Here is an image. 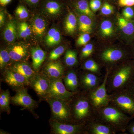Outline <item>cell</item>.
I'll return each instance as SVG.
<instances>
[{
    "label": "cell",
    "instance_id": "cell-1",
    "mask_svg": "<svg viewBox=\"0 0 134 134\" xmlns=\"http://www.w3.org/2000/svg\"><path fill=\"white\" fill-rule=\"evenodd\" d=\"M96 119L111 127L117 132H125L132 118L116 107L109 104L95 110Z\"/></svg>",
    "mask_w": 134,
    "mask_h": 134
},
{
    "label": "cell",
    "instance_id": "cell-2",
    "mask_svg": "<svg viewBox=\"0 0 134 134\" xmlns=\"http://www.w3.org/2000/svg\"><path fill=\"white\" fill-rule=\"evenodd\" d=\"M134 77L132 65L123 64L109 71L106 86L109 94L126 89Z\"/></svg>",
    "mask_w": 134,
    "mask_h": 134
},
{
    "label": "cell",
    "instance_id": "cell-3",
    "mask_svg": "<svg viewBox=\"0 0 134 134\" xmlns=\"http://www.w3.org/2000/svg\"><path fill=\"white\" fill-rule=\"evenodd\" d=\"M72 118L82 123L86 124L95 119V110L89 100L88 93L86 96H80L76 99L71 108Z\"/></svg>",
    "mask_w": 134,
    "mask_h": 134
},
{
    "label": "cell",
    "instance_id": "cell-4",
    "mask_svg": "<svg viewBox=\"0 0 134 134\" xmlns=\"http://www.w3.org/2000/svg\"><path fill=\"white\" fill-rule=\"evenodd\" d=\"M109 94L110 104L116 107L123 113L134 118V96L127 89Z\"/></svg>",
    "mask_w": 134,
    "mask_h": 134
},
{
    "label": "cell",
    "instance_id": "cell-5",
    "mask_svg": "<svg viewBox=\"0 0 134 134\" xmlns=\"http://www.w3.org/2000/svg\"><path fill=\"white\" fill-rule=\"evenodd\" d=\"M109 73V71L107 70L104 77L103 82L98 87L93 90L88 92L89 100L95 110L110 104L109 94L106 86Z\"/></svg>",
    "mask_w": 134,
    "mask_h": 134
},
{
    "label": "cell",
    "instance_id": "cell-6",
    "mask_svg": "<svg viewBox=\"0 0 134 134\" xmlns=\"http://www.w3.org/2000/svg\"><path fill=\"white\" fill-rule=\"evenodd\" d=\"M47 100L50 105L53 115L56 120L63 122L71 121V107L68 101L62 99L50 97H48Z\"/></svg>",
    "mask_w": 134,
    "mask_h": 134
},
{
    "label": "cell",
    "instance_id": "cell-7",
    "mask_svg": "<svg viewBox=\"0 0 134 134\" xmlns=\"http://www.w3.org/2000/svg\"><path fill=\"white\" fill-rule=\"evenodd\" d=\"M50 80L48 97L62 99L69 101L76 94L77 92H73L67 90L62 78H50Z\"/></svg>",
    "mask_w": 134,
    "mask_h": 134
},
{
    "label": "cell",
    "instance_id": "cell-8",
    "mask_svg": "<svg viewBox=\"0 0 134 134\" xmlns=\"http://www.w3.org/2000/svg\"><path fill=\"white\" fill-rule=\"evenodd\" d=\"M53 132L57 134H76L86 133V124L68 125L62 123L57 120L50 122Z\"/></svg>",
    "mask_w": 134,
    "mask_h": 134
},
{
    "label": "cell",
    "instance_id": "cell-9",
    "mask_svg": "<svg viewBox=\"0 0 134 134\" xmlns=\"http://www.w3.org/2000/svg\"><path fill=\"white\" fill-rule=\"evenodd\" d=\"M125 55V52L121 49L110 47L103 50L99 54V58L104 64L111 65L122 60Z\"/></svg>",
    "mask_w": 134,
    "mask_h": 134
},
{
    "label": "cell",
    "instance_id": "cell-10",
    "mask_svg": "<svg viewBox=\"0 0 134 134\" xmlns=\"http://www.w3.org/2000/svg\"><path fill=\"white\" fill-rule=\"evenodd\" d=\"M31 86L38 95H48L50 88V78L44 74H35L30 82Z\"/></svg>",
    "mask_w": 134,
    "mask_h": 134
},
{
    "label": "cell",
    "instance_id": "cell-11",
    "mask_svg": "<svg viewBox=\"0 0 134 134\" xmlns=\"http://www.w3.org/2000/svg\"><path fill=\"white\" fill-rule=\"evenodd\" d=\"M12 103L28 109H32L36 106L37 102L32 98L26 89H20L14 96L11 97Z\"/></svg>",
    "mask_w": 134,
    "mask_h": 134
},
{
    "label": "cell",
    "instance_id": "cell-12",
    "mask_svg": "<svg viewBox=\"0 0 134 134\" xmlns=\"http://www.w3.org/2000/svg\"><path fill=\"white\" fill-rule=\"evenodd\" d=\"M4 77L8 84L14 87H24L30 84V81L25 77L11 69L5 71Z\"/></svg>",
    "mask_w": 134,
    "mask_h": 134
},
{
    "label": "cell",
    "instance_id": "cell-13",
    "mask_svg": "<svg viewBox=\"0 0 134 134\" xmlns=\"http://www.w3.org/2000/svg\"><path fill=\"white\" fill-rule=\"evenodd\" d=\"M86 129L87 134H115L117 133L111 127L96 119L86 124Z\"/></svg>",
    "mask_w": 134,
    "mask_h": 134
},
{
    "label": "cell",
    "instance_id": "cell-14",
    "mask_svg": "<svg viewBox=\"0 0 134 134\" xmlns=\"http://www.w3.org/2000/svg\"><path fill=\"white\" fill-rule=\"evenodd\" d=\"M45 72L49 78H62L64 76V67L59 62H51L45 68Z\"/></svg>",
    "mask_w": 134,
    "mask_h": 134
},
{
    "label": "cell",
    "instance_id": "cell-15",
    "mask_svg": "<svg viewBox=\"0 0 134 134\" xmlns=\"http://www.w3.org/2000/svg\"><path fill=\"white\" fill-rule=\"evenodd\" d=\"M65 85L67 90L73 92H77L79 86V77L74 71L67 73L64 77Z\"/></svg>",
    "mask_w": 134,
    "mask_h": 134
},
{
    "label": "cell",
    "instance_id": "cell-16",
    "mask_svg": "<svg viewBox=\"0 0 134 134\" xmlns=\"http://www.w3.org/2000/svg\"><path fill=\"white\" fill-rule=\"evenodd\" d=\"M31 52L34 69L38 70L45 59L46 53L39 47H33Z\"/></svg>",
    "mask_w": 134,
    "mask_h": 134
},
{
    "label": "cell",
    "instance_id": "cell-17",
    "mask_svg": "<svg viewBox=\"0 0 134 134\" xmlns=\"http://www.w3.org/2000/svg\"><path fill=\"white\" fill-rule=\"evenodd\" d=\"M10 69L21 74L30 82L36 74L35 72L29 65L24 63H16L10 68Z\"/></svg>",
    "mask_w": 134,
    "mask_h": 134
},
{
    "label": "cell",
    "instance_id": "cell-18",
    "mask_svg": "<svg viewBox=\"0 0 134 134\" xmlns=\"http://www.w3.org/2000/svg\"><path fill=\"white\" fill-rule=\"evenodd\" d=\"M11 59L15 61H19L27 55V48L23 45H16L11 47L8 51Z\"/></svg>",
    "mask_w": 134,
    "mask_h": 134
},
{
    "label": "cell",
    "instance_id": "cell-19",
    "mask_svg": "<svg viewBox=\"0 0 134 134\" xmlns=\"http://www.w3.org/2000/svg\"><path fill=\"white\" fill-rule=\"evenodd\" d=\"M46 28V21L41 18H36L32 23L31 31L35 36L41 37L44 33Z\"/></svg>",
    "mask_w": 134,
    "mask_h": 134
},
{
    "label": "cell",
    "instance_id": "cell-20",
    "mask_svg": "<svg viewBox=\"0 0 134 134\" xmlns=\"http://www.w3.org/2000/svg\"><path fill=\"white\" fill-rule=\"evenodd\" d=\"M61 40L60 34L58 29L52 28L48 31L45 38L46 44L49 47L59 44Z\"/></svg>",
    "mask_w": 134,
    "mask_h": 134
},
{
    "label": "cell",
    "instance_id": "cell-21",
    "mask_svg": "<svg viewBox=\"0 0 134 134\" xmlns=\"http://www.w3.org/2000/svg\"><path fill=\"white\" fill-rule=\"evenodd\" d=\"M17 29L16 24L14 21L8 23L4 30L3 36L6 41L8 42L14 41L16 38Z\"/></svg>",
    "mask_w": 134,
    "mask_h": 134
},
{
    "label": "cell",
    "instance_id": "cell-22",
    "mask_svg": "<svg viewBox=\"0 0 134 134\" xmlns=\"http://www.w3.org/2000/svg\"><path fill=\"white\" fill-rule=\"evenodd\" d=\"M91 18L85 15L82 14L78 18L79 29L83 33H90L92 28V22Z\"/></svg>",
    "mask_w": 134,
    "mask_h": 134
},
{
    "label": "cell",
    "instance_id": "cell-23",
    "mask_svg": "<svg viewBox=\"0 0 134 134\" xmlns=\"http://www.w3.org/2000/svg\"><path fill=\"white\" fill-rule=\"evenodd\" d=\"M118 23L120 29L125 34L131 36L133 34L134 24L129 20L122 17L119 18Z\"/></svg>",
    "mask_w": 134,
    "mask_h": 134
},
{
    "label": "cell",
    "instance_id": "cell-24",
    "mask_svg": "<svg viewBox=\"0 0 134 134\" xmlns=\"http://www.w3.org/2000/svg\"><path fill=\"white\" fill-rule=\"evenodd\" d=\"M44 9L49 14L55 15L61 12V5L55 0H48L45 4Z\"/></svg>",
    "mask_w": 134,
    "mask_h": 134
},
{
    "label": "cell",
    "instance_id": "cell-25",
    "mask_svg": "<svg viewBox=\"0 0 134 134\" xmlns=\"http://www.w3.org/2000/svg\"><path fill=\"white\" fill-rule=\"evenodd\" d=\"M11 97L8 90L2 92L0 94V107L1 110L8 114L10 112L9 107L10 101Z\"/></svg>",
    "mask_w": 134,
    "mask_h": 134
},
{
    "label": "cell",
    "instance_id": "cell-26",
    "mask_svg": "<svg viewBox=\"0 0 134 134\" xmlns=\"http://www.w3.org/2000/svg\"><path fill=\"white\" fill-rule=\"evenodd\" d=\"M77 19L75 16L72 12H70L67 16L65 22V29L69 34L74 33L77 28Z\"/></svg>",
    "mask_w": 134,
    "mask_h": 134
},
{
    "label": "cell",
    "instance_id": "cell-27",
    "mask_svg": "<svg viewBox=\"0 0 134 134\" xmlns=\"http://www.w3.org/2000/svg\"><path fill=\"white\" fill-rule=\"evenodd\" d=\"M83 68L96 75L101 76L100 66L97 62L92 59L86 60L83 64Z\"/></svg>",
    "mask_w": 134,
    "mask_h": 134
},
{
    "label": "cell",
    "instance_id": "cell-28",
    "mask_svg": "<svg viewBox=\"0 0 134 134\" xmlns=\"http://www.w3.org/2000/svg\"><path fill=\"white\" fill-rule=\"evenodd\" d=\"M76 9L82 14L88 16L90 18L94 16V14L86 0H80L77 2L76 5Z\"/></svg>",
    "mask_w": 134,
    "mask_h": 134
},
{
    "label": "cell",
    "instance_id": "cell-29",
    "mask_svg": "<svg viewBox=\"0 0 134 134\" xmlns=\"http://www.w3.org/2000/svg\"><path fill=\"white\" fill-rule=\"evenodd\" d=\"M65 61L66 65L68 66H75L77 62V53L74 50H67L65 53Z\"/></svg>",
    "mask_w": 134,
    "mask_h": 134
},
{
    "label": "cell",
    "instance_id": "cell-30",
    "mask_svg": "<svg viewBox=\"0 0 134 134\" xmlns=\"http://www.w3.org/2000/svg\"><path fill=\"white\" fill-rule=\"evenodd\" d=\"M100 30L103 36L109 37L111 36L114 32L112 23L109 20L103 21L100 25Z\"/></svg>",
    "mask_w": 134,
    "mask_h": 134
},
{
    "label": "cell",
    "instance_id": "cell-31",
    "mask_svg": "<svg viewBox=\"0 0 134 134\" xmlns=\"http://www.w3.org/2000/svg\"><path fill=\"white\" fill-rule=\"evenodd\" d=\"M103 79L104 77L103 78L101 76L87 71V72L83 73L79 78V85L90 81L102 80Z\"/></svg>",
    "mask_w": 134,
    "mask_h": 134
},
{
    "label": "cell",
    "instance_id": "cell-32",
    "mask_svg": "<svg viewBox=\"0 0 134 134\" xmlns=\"http://www.w3.org/2000/svg\"><path fill=\"white\" fill-rule=\"evenodd\" d=\"M18 28L19 36L23 38H26L31 34V30L25 22L21 23Z\"/></svg>",
    "mask_w": 134,
    "mask_h": 134
},
{
    "label": "cell",
    "instance_id": "cell-33",
    "mask_svg": "<svg viewBox=\"0 0 134 134\" xmlns=\"http://www.w3.org/2000/svg\"><path fill=\"white\" fill-rule=\"evenodd\" d=\"M10 58L8 51L6 50H2L0 52V67L2 69L9 62Z\"/></svg>",
    "mask_w": 134,
    "mask_h": 134
},
{
    "label": "cell",
    "instance_id": "cell-34",
    "mask_svg": "<svg viewBox=\"0 0 134 134\" xmlns=\"http://www.w3.org/2000/svg\"><path fill=\"white\" fill-rule=\"evenodd\" d=\"M65 50V47L63 46H60L52 51L49 55V60L51 61L55 60L60 58Z\"/></svg>",
    "mask_w": 134,
    "mask_h": 134
},
{
    "label": "cell",
    "instance_id": "cell-35",
    "mask_svg": "<svg viewBox=\"0 0 134 134\" xmlns=\"http://www.w3.org/2000/svg\"><path fill=\"white\" fill-rule=\"evenodd\" d=\"M93 51V46L91 43L86 44L82 49L81 56L82 59H86L92 54Z\"/></svg>",
    "mask_w": 134,
    "mask_h": 134
},
{
    "label": "cell",
    "instance_id": "cell-36",
    "mask_svg": "<svg viewBox=\"0 0 134 134\" xmlns=\"http://www.w3.org/2000/svg\"><path fill=\"white\" fill-rule=\"evenodd\" d=\"M15 13L20 19H24L29 16V12L23 5H19L16 8Z\"/></svg>",
    "mask_w": 134,
    "mask_h": 134
},
{
    "label": "cell",
    "instance_id": "cell-37",
    "mask_svg": "<svg viewBox=\"0 0 134 134\" xmlns=\"http://www.w3.org/2000/svg\"><path fill=\"white\" fill-rule=\"evenodd\" d=\"M90 40L89 33H84L80 36L76 41V44L79 46H85Z\"/></svg>",
    "mask_w": 134,
    "mask_h": 134
},
{
    "label": "cell",
    "instance_id": "cell-38",
    "mask_svg": "<svg viewBox=\"0 0 134 134\" xmlns=\"http://www.w3.org/2000/svg\"><path fill=\"white\" fill-rule=\"evenodd\" d=\"M114 8L108 2L104 3L101 8V12L103 15H108L111 14L114 12Z\"/></svg>",
    "mask_w": 134,
    "mask_h": 134
},
{
    "label": "cell",
    "instance_id": "cell-39",
    "mask_svg": "<svg viewBox=\"0 0 134 134\" xmlns=\"http://www.w3.org/2000/svg\"><path fill=\"white\" fill-rule=\"evenodd\" d=\"M122 13L125 18L128 20L132 19L134 17L133 10L130 7H126L124 9Z\"/></svg>",
    "mask_w": 134,
    "mask_h": 134
},
{
    "label": "cell",
    "instance_id": "cell-40",
    "mask_svg": "<svg viewBox=\"0 0 134 134\" xmlns=\"http://www.w3.org/2000/svg\"><path fill=\"white\" fill-rule=\"evenodd\" d=\"M101 5V0H91L90 7L92 12H96L100 9Z\"/></svg>",
    "mask_w": 134,
    "mask_h": 134
},
{
    "label": "cell",
    "instance_id": "cell-41",
    "mask_svg": "<svg viewBox=\"0 0 134 134\" xmlns=\"http://www.w3.org/2000/svg\"><path fill=\"white\" fill-rule=\"evenodd\" d=\"M120 7H132L134 5V0H119Z\"/></svg>",
    "mask_w": 134,
    "mask_h": 134
},
{
    "label": "cell",
    "instance_id": "cell-42",
    "mask_svg": "<svg viewBox=\"0 0 134 134\" xmlns=\"http://www.w3.org/2000/svg\"><path fill=\"white\" fill-rule=\"evenodd\" d=\"M126 89L134 96V77Z\"/></svg>",
    "mask_w": 134,
    "mask_h": 134
},
{
    "label": "cell",
    "instance_id": "cell-43",
    "mask_svg": "<svg viewBox=\"0 0 134 134\" xmlns=\"http://www.w3.org/2000/svg\"><path fill=\"white\" fill-rule=\"evenodd\" d=\"M4 21H5L4 14H3V12H1V13H0V25H1V27L3 25Z\"/></svg>",
    "mask_w": 134,
    "mask_h": 134
},
{
    "label": "cell",
    "instance_id": "cell-44",
    "mask_svg": "<svg viewBox=\"0 0 134 134\" xmlns=\"http://www.w3.org/2000/svg\"><path fill=\"white\" fill-rule=\"evenodd\" d=\"M25 1L31 5H35L38 3L40 0H24Z\"/></svg>",
    "mask_w": 134,
    "mask_h": 134
},
{
    "label": "cell",
    "instance_id": "cell-45",
    "mask_svg": "<svg viewBox=\"0 0 134 134\" xmlns=\"http://www.w3.org/2000/svg\"><path fill=\"white\" fill-rule=\"evenodd\" d=\"M127 130H128L130 133L134 134V123L128 126Z\"/></svg>",
    "mask_w": 134,
    "mask_h": 134
},
{
    "label": "cell",
    "instance_id": "cell-46",
    "mask_svg": "<svg viewBox=\"0 0 134 134\" xmlns=\"http://www.w3.org/2000/svg\"><path fill=\"white\" fill-rule=\"evenodd\" d=\"M12 0H0V3L2 6H5L9 3Z\"/></svg>",
    "mask_w": 134,
    "mask_h": 134
}]
</instances>
